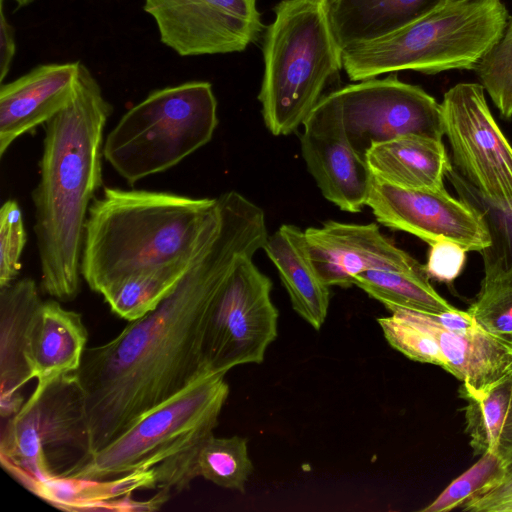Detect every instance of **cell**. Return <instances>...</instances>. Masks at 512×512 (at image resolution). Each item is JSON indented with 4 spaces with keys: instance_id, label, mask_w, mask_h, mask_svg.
I'll use <instances>...</instances> for the list:
<instances>
[{
    "instance_id": "6da1fadb",
    "label": "cell",
    "mask_w": 512,
    "mask_h": 512,
    "mask_svg": "<svg viewBox=\"0 0 512 512\" xmlns=\"http://www.w3.org/2000/svg\"><path fill=\"white\" fill-rule=\"evenodd\" d=\"M220 227L175 290L110 341L86 348L75 372L86 395L94 452L207 371L203 342L223 283L268 238L262 208L242 194L219 197Z\"/></svg>"
},
{
    "instance_id": "7a4b0ae2",
    "label": "cell",
    "mask_w": 512,
    "mask_h": 512,
    "mask_svg": "<svg viewBox=\"0 0 512 512\" xmlns=\"http://www.w3.org/2000/svg\"><path fill=\"white\" fill-rule=\"evenodd\" d=\"M80 62L70 103L45 124L40 178L32 192L42 291L61 302L81 291L85 224L102 184L104 129L112 113Z\"/></svg>"
},
{
    "instance_id": "3957f363",
    "label": "cell",
    "mask_w": 512,
    "mask_h": 512,
    "mask_svg": "<svg viewBox=\"0 0 512 512\" xmlns=\"http://www.w3.org/2000/svg\"><path fill=\"white\" fill-rule=\"evenodd\" d=\"M220 223L218 197L105 187L89 208L82 278L103 295L126 278L197 256Z\"/></svg>"
},
{
    "instance_id": "277c9868",
    "label": "cell",
    "mask_w": 512,
    "mask_h": 512,
    "mask_svg": "<svg viewBox=\"0 0 512 512\" xmlns=\"http://www.w3.org/2000/svg\"><path fill=\"white\" fill-rule=\"evenodd\" d=\"M225 375L203 372L143 414L67 479L106 481L152 469L159 491L170 495L188 489L199 477L198 454L213 435L229 395Z\"/></svg>"
},
{
    "instance_id": "5b68a950",
    "label": "cell",
    "mask_w": 512,
    "mask_h": 512,
    "mask_svg": "<svg viewBox=\"0 0 512 512\" xmlns=\"http://www.w3.org/2000/svg\"><path fill=\"white\" fill-rule=\"evenodd\" d=\"M264 34V75L258 99L266 128L288 135L303 125L341 67L329 0H282Z\"/></svg>"
},
{
    "instance_id": "8992f818",
    "label": "cell",
    "mask_w": 512,
    "mask_h": 512,
    "mask_svg": "<svg viewBox=\"0 0 512 512\" xmlns=\"http://www.w3.org/2000/svg\"><path fill=\"white\" fill-rule=\"evenodd\" d=\"M508 17L501 0H441L393 34L343 51V68L357 82L401 70H474L501 37Z\"/></svg>"
},
{
    "instance_id": "52a82bcc",
    "label": "cell",
    "mask_w": 512,
    "mask_h": 512,
    "mask_svg": "<svg viewBox=\"0 0 512 512\" xmlns=\"http://www.w3.org/2000/svg\"><path fill=\"white\" fill-rule=\"evenodd\" d=\"M217 125V100L209 82L157 89L123 114L104 140L103 156L134 185L206 145Z\"/></svg>"
},
{
    "instance_id": "ba28073f",
    "label": "cell",
    "mask_w": 512,
    "mask_h": 512,
    "mask_svg": "<svg viewBox=\"0 0 512 512\" xmlns=\"http://www.w3.org/2000/svg\"><path fill=\"white\" fill-rule=\"evenodd\" d=\"M84 389L76 373L33 392L0 437L2 467L31 492L70 478L94 455Z\"/></svg>"
},
{
    "instance_id": "9c48e42d",
    "label": "cell",
    "mask_w": 512,
    "mask_h": 512,
    "mask_svg": "<svg viewBox=\"0 0 512 512\" xmlns=\"http://www.w3.org/2000/svg\"><path fill=\"white\" fill-rule=\"evenodd\" d=\"M316 110L334 121L365 158L375 143L417 134L442 140L441 104L420 86L390 75L347 85L322 96Z\"/></svg>"
},
{
    "instance_id": "30bf717a",
    "label": "cell",
    "mask_w": 512,
    "mask_h": 512,
    "mask_svg": "<svg viewBox=\"0 0 512 512\" xmlns=\"http://www.w3.org/2000/svg\"><path fill=\"white\" fill-rule=\"evenodd\" d=\"M272 286L253 258L235 265L208 318L203 342L207 371L227 373L242 364L263 362L278 335L279 312L271 299Z\"/></svg>"
},
{
    "instance_id": "8fae6325",
    "label": "cell",
    "mask_w": 512,
    "mask_h": 512,
    "mask_svg": "<svg viewBox=\"0 0 512 512\" xmlns=\"http://www.w3.org/2000/svg\"><path fill=\"white\" fill-rule=\"evenodd\" d=\"M456 170L487 200L512 205V145L478 83H458L440 103Z\"/></svg>"
},
{
    "instance_id": "7c38bea8",
    "label": "cell",
    "mask_w": 512,
    "mask_h": 512,
    "mask_svg": "<svg viewBox=\"0 0 512 512\" xmlns=\"http://www.w3.org/2000/svg\"><path fill=\"white\" fill-rule=\"evenodd\" d=\"M143 8L180 56L240 52L264 28L256 0H144Z\"/></svg>"
},
{
    "instance_id": "4fadbf2b",
    "label": "cell",
    "mask_w": 512,
    "mask_h": 512,
    "mask_svg": "<svg viewBox=\"0 0 512 512\" xmlns=\"http://www.w3.org/2000/svg\"><path fill=\"white\" fill-rule=\"evenodd\" d=\"M366 206L382 225L410 233L429 245L448 240L478 253L490 245L476 212L445 188H407L372 175Z\"/></svg>"
},
{
    "instance_id": "5bb4252c",
    "label": "cell",
    "mask_w": 512,
    "mask_h": 512,
    "mask_svg": "<svg viewBox=\"0 0 512 512\" xmlns=\"http://www.w3.org/2000/svg\"><path fill=\"white\" fill-rule=\"evenodd\" d=\"M304 234L312 261L328 286L351 287L356 275L372 269L427 274L424 265L384 235L376 223L329 220L307 228Z\"/></svg>"
},
{
    "instance_id": "9a60e30c",
    "label": "cell",
    "mask_w": 512,
    "mask_h": 512,
    "mask_svg": "<svg viewBox=\"0 0 512 512\" xmlns=\"http://www.w3.org/2000/svg\"><path fill=\"white\" fill-rule=\"evenodd\" d=\"M300 136L302 157L322 195L339 209L358 213L366 206L371 171L342 129L313 109Z\"/></svg>"
},
{
    "instance_id": "2e32d148",
    "label": "cell",
    "mask_w": 512,
    "mask_h": 512,
    "mask_svg": "<svg viewBox=\"0 0 512 512\" xmlns=\"http://www.w3.org/2000/svg\"><path fill=\"white\" fill-rule=\"evenodd\" d=\"M390 312L434 337L448 373L462 381L459 396H480L512 374V339L494 334L477 322L462 331H449L429 313L394 308Z\"/></svg>"
},
{
    "instance_id": "e0dca14e",
    "label": "cell",
    "mask_w": 512,
    "mask_h": 512,
    "mask_svg": "<svg viewBox=\"0 0 512 512\" xmlns=\"http://www.w3.org/2000/svg\"><path fill=\"white\" fill-rule=\"evenodd\" d=\"M80 62L39 65L0 87V157L20 136L46 124L75 95Z\"/></svg>"
},
{
    "instance_id": "ac0fdd59",
    "label": "cell",
    "mask_w": 512,
    "mask_h": 512,
    "mask_svg": "<svg viewBox=\"0 0 512 512\" xmlns=\"http://www.w3.org/2000/svg\"><path fill=\"white\" fill-rule=\"evenodd\" d=\"M39 289L31 278L0 288V414L10 418L24 400L20 390L32 378L31 351L41 309Z\"/></svg>"
},
{
    "instance_id": "d6986e66",
    "label": "cell",
    "mask_w": 512,
    "mask_h": 512,
    "mask_svg": "<svg viewBox=\"0 0 512 512\" xmlns=\"http://www.w3.org/2000/svg\"><path fill=\"white\" fill-rule=\"evenodd\" d=\"M263 249L279 273L293 310L315 330H320L328 314L330 286L312 261L304 231L283 224L268 236Z\"/></svg>"
},
{
    "instance_id": "ffe728a7",
    "label": "cell",
    "mask_w": 512,
    "mask_h": 512,
    "mask_svg": "<svg viewBox=\"0 0 512 512\" xmlns=\"http://www.w3.org/2000/svg\"><path fill=\"white\" fill-rule=\"evenodd\" d=\"M88 331L82 315L64 308L58 300L43 301L33 333L31 351L34 392L51 381L75 373L86 350Z\"/></svg>"
},
{
    "instance_id": "44dd1931",
    "label": "cell",
    "mask_w": 512,
    "mask_h": 512,
    "mask_svg": "<svg viewBox=\"0 0 512 512\" xmlns=\"http://www.w3.org/2000/svg\"><path fill=\"white\" fill-rule=\"evenodd\" d=\"M371 174L394 185L442 189L452 166L442 140L417 134L373 144L365 154Z\"/></svg>"
},
{
    "instance_id": "7402d4cb",
    "label": "cell",
    "mask_w": 512,
    "mask_h": 512,
    "mask_svg": "<svg viewBox=\"0 0 512 512\" xmlns=\"http://www.w3.org/2000/svg\"><path fill=\"white\" fill-rule=\"evenodd\" d=\"M441 0H329V17L342 52L385 38Z\"/></svg>"
},
{
    "instance_id": "603a6c76",
    "label": "cell",
    "mask_w": 512,
    "mask_h": 512,
    "mask_svg": "<svg viewBox=\"0 0 512 512\" xmlns=\"http://www.w3.org/2000/svg\"><path fill=\"white\" fill-rule=\"evenodd\" d=\"M465 433L474 455L492 453L512 466V374L480 396L464 395Z\"/></svg>"
},
{
    "instance_id": "cb8c5ba5",
    "label": "cell",
    "mask_w": 512,
    "mask_h": 512,
    "mask_svg": "<svg viewBox=\"0 0 512 512\" xmlns=\"http://www.w3.org/2000/svg\"><path fill=\"white\" fill-rule=\"evenodd\" d=\"M354 285L389 311L403 308L437 314L455 309L433 288L425 273L372 269L356 275Z\"/></svg>"
},
{
    "instance_id": "d4e9b609",
    "label": "cell",
    "mask_w": 512,
    "mask_h": 512,
    "mask_svg": "<svg viewBox=\"0 0 512 512\" xmlns=\"http://www.w3.org/2000/svg\"><path fill=\"white\" fill-rule=\"evenodd\" d=\"M204 249L191 259L126 278L102 296L118 317L128 322L139 319L155 310L175 290Z\"/></svg>"
},
{
    "instance_id": "484cf974",
    "label": "cell",
    "mask_w": 512,
    "mask_h": 512,
    "mask_svg": "<svg viewBox=\"0 0 512 512\" xmlns=\"http://www.w3.org/2000/svg\"><path fill=\"white\" fill-rule=\"evenodd\" d=\"M446 178L459 198L479 216L490 237V245L480 252L484 275L512 271V205L503 206L484 198L453 165Z\"/></svg>"
},
{
    "instance_id": "4316f807",
    "label": "cell",
    "mask_w": 512,
    "mask_h": 512,
    "mask_svg": "<svg viewBox=\"0 0 512 512\" xmlns=\"http://www.w3.org/2000/svg\"><path fill=\"white\" fill-rule=\"evenodd\" d=\"M247 443L248 440L240 436L211 435L198 454L199 476L222 488L244 493L254 470Z\"/></svg>"
},
{
    "instance_id": "83f0119b",
    "label": "cell",
    "mask_w": 512,
    "mask_h": 512,
    "mask_svg": "<svg viewBox=\"0 0 512 512\" xmlns=\"http://www.w3.org/2000/svg\"><path fill=\"white\" fill-rule=\"evenodd\" d=\"M474 71L505 119L512 118V16L499 40L477 63Z\"/></svg>"
},
{
    "instance_id": "f1b7e54d",
    "label": "cell",
    "mask_w": 512,
    "mask_h": 512,
    "mask_svg": "<svg viewBox=\"0 0 512 512\" xmlns=\"http://www.w3.org/2000/svg\"><path fill=\"white\" fill-rule=\"evenodd\" d=\"M467 311L489 332L512 339V271L484 275Z\"/></svg>"
},
{
    "instance_id": "f546056e",
    "label": "cell",
    "mask_w": 512,
    "mask_h": 512,
    "mask_svg": "<svg viewBox=\"0 0 512 512\" xmlns=\"http://www.w3.org/2000/svg\"><path fill=\"white\" fill-rule=\"evenodd\" d=\"M503 461L492 453H485L468 470L453 480L445 490L422 512H445L462 505L472 497L497 485L505 474Z\"/></svg>"
},
{
    "instance_id": "4dcf8cb0",
    "label": "cell",
    "mask_w": 512,
    "mask_h": 512,
    "mask_svg": "<svg viewBox=\"0 0 512 512\" xmlns=\"http://www.w3.org/2000/svg\"><path fill=\"white\" fill-rule=\"evenodd\" d=\"M388 344L409 359L440 366L445 369L446 360L441 349L428 332L415 324L391 313L377 319Z\"/></svg>"
},
{
    "instance_id": "1f68e13d",
    "label": "cell",
    "mask_w": 512,
    "mask_h": 512,
    "mask_svg": "<svg viewBox=\"0 0 512 512\" xmlns=\"http://www.w3.org/2000/svg\"><path fill=\"white\" fill-rule=\"evenodd\" d=\"M26 244L23 214L16 200L9 199L0 209V288L16 280Z\"/></svg>"
},
{
    "instance_id": "d6a6232c",
    "label": "cell",
    "mask_w": 512,
    "mask_h": 512,
    "mask_svg": "<svg viewBox=\"0 0 512 512\" xmlns=\"http://www.w3.org/2000/svg\"><path fill=\"white\" fill-rule=\"evenodd\" d=\"M466 253L462 246L452 241L432 243L424 265L428 277L446 284L452 283L464 268Z\"/></svg>"
},
{
    "instance_id": "836d02e7",
    "label": "cell",
    "mask_w": 512,
    "mask_h": 512,
    "mask_svg": "<svg viewBox=\"0 0 512 512\" xmlns=\"http://www.w3.org/2000/svg\"><path fill=\"white\" fill-rule=\"evenodd\" d=\"M512 500V466L505 470L501 481L466 501L461 509L469 512H496L503 504Z\"/></svg>"
},
{
    "instance_id": "e575fe53",
    "label": "cell",
    "mask_w": 512,
    "mask_h": 512,
    "mask_svg": "<svg viewBox=\"0 0 512 512\" xmlns=\"http://www.w3.org/2000/svg\"><path fill=\"white\" fill-rule=\"evenodd\" d=\"M0 18V81L3 82L5 76L8 74L16 51L15 33L12 26L5 18L3 2H1Z\"/></svg>"
},
{
    "instance_id": "d590c367",
    "label": "cell",
    "mask_w": 512,
    "mask_h": 512,
    "mask_svg": "<svg viewBox=\"0 0 512 512\" xmlns=\"http://www.w3.org/2000/svg\"><path fill=\"white\" fill-rule=\"evenodd\" d=\"M496 512H512V500L501 505Z\"/></svg>"
},
{
    "instance_id": "8d00e7d4",
    "label": "cell",
    "mask_w": 512,
    "mask_h": 512,
    "mask_svg": "<svg viewBox=\"0 0 512 512\" xmlns=\"http://www.w3.org/2000/svg\"><path fill=\"white\" fill-rule=\"evenodd\" d=\"M4 0H1L3 2ZM17 3L18 7L27 6L35 0H12Z\"/></svg>"
}]
</instances>
